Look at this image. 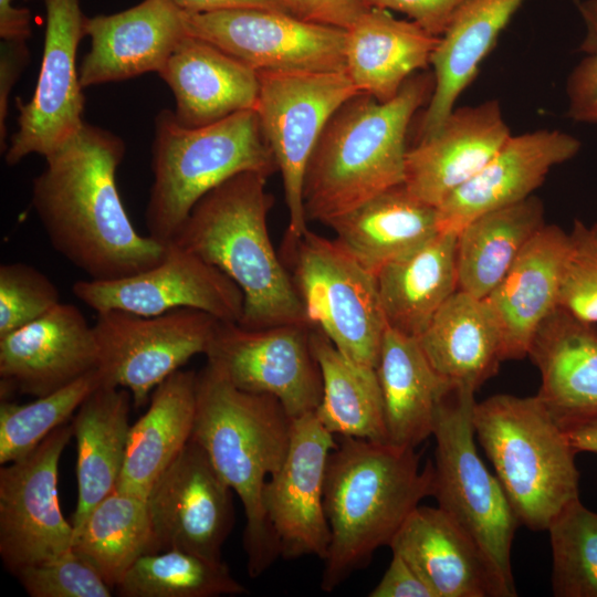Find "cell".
<instances>
[{
    "label": "cell",
    "instance_id": "4fadbf2b",
    "mask_svg": "<svg viewBox=\"0 0 597 597\" xmlns=\"http://www.w3.org/2000/svg\"><path fill=\"white\" fill-rule=\"evenodd\" d=\"M72 436V425H63L0 470V556L15 577L73 548L74 527L63 517L57 492L59 462Z\"/></svg>",
    "mask_w": 597,
    "mask_h": 597
},
{
    "label": "cell",
    "instance_id": "4316f807",
    "mask_svg": "<svg viewBox=\"0 0 597 597\" xmlns=\"http://www.w3.org/2000/svg\"><path fill=\"white\" fill-rule=\"evenodd\" d=\"M439 40L411 20L370 7L346 30V74L360 93L387 102L431 63Z\"/></svg>",
    "mask_w": 597,
    "mask_h": 597
},
{
    "label": "cell",
    "instance_id": "8d00e7d4",
    "mask_svg": "<svg viewBox=\"0 0 597 597\" xmlns=\"http://www.w3.org/2000/svg\"><path fill=\"white\" fill-rule=\"evenodd\" d=\"M73 549L114 590L140 556L156 553L147 496L115 489L74 532Z\"/></svg>",
    "mask_w": 597,
    "mask_h": 597
},
{
    "label": "cell",
    "instance_id": "603a6c76",
    "mask_svg": "<svg viewBox=\"0 0 597 597\" xmlns=\"http://www.w3.org/2000/svg\"><path fill=\"white\" fill-rule=\"evenodd\" d=\"M510 137L498 101L454 108L436 134L408 149L404 185L416 198L438 208Z\"/></svg>",
    "mask_w": 597,
    "mask_h": 597
},
{
    "label": "cell",
    "instance_id": "f907efd6",
    "mask_svg": "<svg viewBox=\"0 0 597 597\" xmlns=\"http://www.w3.org/2000/svg\"><path fill=\"white\" fill-rule=\"evenodd\" d=\"M564 431L576 453L597 454V419L568 427Z\"/></svg>",
    "mask_w": 597,
    "mask_h": 597
},
{
    "label": "cell",
    "instance_id": "e0dca14e",
    "mask_svg": "<svg viewBox=\"0 0 597 597\" xmlns=\"http://www.w3.org/2000/svg\"><path fill=\"white\" fill-rule=\"evenodd\" d=\"M231 491L190 439L147 495L156 553L181 549L221 561L233 525Z\"/></svg>",
    "mask_w": 597,
    "mask_h": 597
},
{
    "label": "cell",
    "instance_id": "e575fe53",
    "mask_svg": "<svg viewBox=\"0 0 597 597\" xmlns=\"http://www.w3.org/2000/svg\"><path fill=\"white\" fill-rule=\"evenodd\" d=\"M544 224L543 205L534 196L465 224L457 235L458 290L485 298Z\"/></svg>",
    "mask_w": 597,
    "mask_h": 597
},
{
    "label": "cell",
    "instance_id": "b9f144b4",
    "mask_svg": "<svg viewBox=\"0 0 597 597\" xmlns=\"http://www.w3.org/2000/svg\"><path fill=\"white\" fill-rule=\"evenodd\" d=\"M558 307L579 321L597 323V234L593 227L575 220L568 233Z\"/></svg>",
    "mask_w": 597,
    "mask_h": 597
},
{
    "label": "cell",
    "instance_id": "bcb514c9",
    "mask_svg": "<svg viewBox=\"0 0 597 597\" xmlns=\"http://www.w3.org/2000/svg\"><path fill=\"white\" fill-rule=\"evenodd\" d=\"M470 0H369L370 7L406 14L429 33L441 36L457 12Z\"/></svg>",
    "mask_w": 597,
    "mask_h": 597
},
{
    "label": "cell",
    "instance_id": "ffe728a7",
    "mask_svg": "<svg viewBox=\"0 0 597 597\" xmlns=\"http://www.w3.org/2000/svg\"><path fill=\"white\" fill-rule=\"evenodd\" d=\"M83 28L91 40L78 69L84 88L158 74L189 35L186 11L170 0H143L121 12L85 17Z\"/></svg>",
    "mask_w": 597,
    "mask_h": 597
},
{
    "label": "cell",
    "instance_id": "9c48e42d",
    "mask_svg": "<svg viewBox=\"0 0 597 597\" xmlns=\"http://www.w3.org/2000/svg\"><path fill=\"white\" fill-rule=\"evenodd\" d=\"M283 249L310 326L350 360L375 368L387 328L375 274L310 229Z\"/></svg>",
    "mask_w": 597,
    "mask_h": 597
},
{
    "label": "cell",
    "instance_id": "f35d334b",
    "mask_svg": "<svg viewBox=\"0 0 597 597\" xmlns=\"http://www.w3.org/2000/svg\"><path fill=\"white\" fill-rule=\"evenodd\" d=\"M100 369L35 400L0 405V463L9 464L32 453L55 429L65 425L84 400L100 386Z\"/></svg>",
    "mask_w": 597,
    "mask_h": 597
},
{
    "label": "cell",
    "instance_id": "484cf974",
    "mask_svg": "<svg viewBox=\"0 0 597 597\" xmlns=\"http://www.w3.org/2000/svg\"><path fill=\"white\" fill-rule=\"evenodd\" d=\"M158 75L171 90L176 118L186 127L256 107L258 72L193 35L181 40Z\"/></svg>",
    "mask_w": 597,
    "mask_h": 597
},
{
    "label": "cell",
    "instance_id": "7bdbcfd3",
    "mask_svg": "<svg viewBox=\"0 0 597 597\" xmlns=\"http://www.w3.org/2000/svg\"><path fill=\"white\" fill-rule=\"evenodd\" d=\"M18 579L31 597H109L113 589L73 548L23 569Z\"/></svg>",
    "mask_w": 597,
    "mask_h": 597
},
{
    "label": "cell",
    "instance_id": "5bb4252c",
    "mask_svg": "<svg viewBox=\"0 0 597 597\" xmlns=\"http://www.w3.org/2000/svg\"><path fill=\"white\" fill-rule=\"evenodd\" d=\"M189 35L208 41L256 72H345L346 30L289 12L229 9L186 12Z\"/></svg>",
    "mask_w": 597,
    "mask_h": 597
},
{
    "label": "cell",
    "instance_id": "277c9868",
    "mask_svg": "<svg viewBox=\"0 0 597 597\" xmlns=\"http://www.w3.org/2000/svg\"><path fill=\"white\" fill-rule=\"evenodd\" d=\"M292 419L275 397L237 388L208 363L197 373L191 439L242 503L247 520L243 547L252 578L281 556L265 513L263 490L286 458Z\"/></svg>",
    "mask_w": 597,
    "mask_h": 597
},
{
    "label": "cell",
    "instance_id": "44dd1931",
    "mask_svg": "<svg viewBox=\"0 0 597 597\" xmlns=\"http://www.w3.org/2000/svg\"><path fill=\"white\" fill-rule=\"evenodd\" d=\"M579 148L576 137L557 129L511 135L478 174L437 208L439 232L458 233L475 218L531 197L549 170Z\"/></svg>",
    "mask_w": 597,
    "mask_h": 597
},
{
    "label": "cell",
    "instance_id": "8992f818",
    "mask_svg": "<svg viewBox=\"0 0 597 597\" xmlns=\"http://www.w3.org/2000/svg\"><path fill=\"white\" fill-rule=\"evenodd\" d=\"M151 170L145 223L148 235L168 243L210 190L244 171L270 177L277 166L255 109L186 127L164 108L155 117Z\"/></svg>",
    "mask_w": 597,
    "mask_h": 597
},
{
    "label": "cell",
    "instance_id": "2e32d148",
    "mask_svg": "<svg viewBox=\"0 0 597 597\" xmlns=\"http://www.w3.org/2000/svg\"><path fill=\"white\" fill-rule=\"evenodd\" d=\"M72 292L97 313L115 310L154 316L195 308L238 323L243 310L239 286L176 241L168 242L163 260L144 272L112 281L81 280Z\"/></svg>",
    "mask_w": 597,
    "mask_h": 597
},
{
    "label": "cell",
    "instance_id": "836d02e7",
    "mask_svg": "<svg viewBox=\"0 0 597 597\" xmlns=\"http://www.w3.org/2000/svg\"><path fill=\"white\" fill-rule=\"evenodd\" d=\"M455 232H439L416 251L376 273L388 327L419 337L458 290Z\"/></svg>",
    "mask_w": 597,
    "mask_h": 597
},
{
    "label": "cell",
    "instance_id": "4dcf8cb0",
    "mask_svg": "<svg viewBox=\"0 0 597 597\" xmlns=\"http://www.w3.org/2000/svg\"><path fill=\"white\" fill-rule=\"evenodd\" d=\"M418 342L434 370L457 387L476 391L504 362L501 332L484 298L457 290Z\"/></svg>",
    "mask_w": 597,
    "mask_h": 597
},
{
    "label": "cell",
    "instance_id": "7c38bea8",
    "mask_svg": "<svg viewBox=\"0 0 597 597\" xmlns=\"http://www.w3.org/2000/svg\"><path fill=\"white\" fill-rule=\"evenodd\" d=\"M311 332L306 324L249 329L219 321L205 355L237 388L273 396L298 418L314 412L323 397Z\"/></svg>",
    "mask_w": 597,
    "mask_h": 597
},
{
    "label": "cell",
    "instance_id": "8fae6325",
    "mask_svg": "<svg viewBox=\"0 0 597 597\" xmlns=\"http://www.w3.org/2000/svg\"><path fill=\"white\" fill-rule=\"evenodd\" d=\"M218 323L195 308L154 316L115 310L97 313L93 326L104 383L129 390L134 406L143 407L161 381L207 352Z\"/></svg>",
    "mask_w": 597,
    "mask_h": 597
},
{
    "label": "cell",
    "instance_id": "52a82bcc",
    "mask_svg": "<svg viewBox=\"0 0 597 597\" xmlns=\"http://www.w3.org/2000/svg\"><path fill=\"white\" fill-rule=\"evenodd\" d=\"M472 419L519 523L546 531L579 499L577 453L564 429L537 395L500 394L475 401Z\"/></svg>",
    "mask_w": 597,
    "mask_h": 597
},
{
    "label": "cell",
    "instance_id": "74e56055",
    "mask_svg": "<svg viewBox=\"0 0 597 597\" xmlns=\"http://www.w3.org/2000/svg\"><path fill=\"white\" fill-rule=\"evenodd\" d=\"M115 590L123 597H217L248 591L222 561L181 549L140 556Z\"/></svg>",
    "mask_w": 597,
    "mask_h": 597
},
{
    "label": "cell",
    "instance_id": "9a60e30c",
    "mask_svg": "<svg viewBox=\"0 0 597 597\" xmlns=\"http://www.w3.org/2000/svg\"><path fill=\"white\" fill-rule=\"evenodd\" d=\"M46 27L42 63L32 97L18 100V130L10 137L4 160L14 166L31 154L44 158L85 123V96L76 67L84 32L80 0H43Z\"/></svg>",
    "mask_w": 597,
    "mask_h": 597
},
{
    "label": "cell",
    "instance_id": "d6a6232c",
    "mask_svg": "<svg viewBox=\"0 0 597 597\" xmlns=\"http://www.w3.org/2000/svg\"><path fill=\"white\" fill-rule=\"evenodd\" d=\"M130 400L129 390L104 383L75 412L72 429L77 450L78 496L72 522L74 532L117 488L132 426Z\"/></svg>",
    "mask_w": 597,
    "mask_h": 597
},
{
    "label": "cell",
    "instance_id": "ee69618b",
    "mask_svg": "<svg viewBox=\"0 0 597 597\" xmlns=\"http://www.w3.org/2000/svg\"><path fill=\"white\" fill-rule=\"evenodd\" d=\"M577 7L586 25L580 45L585 56L566 82L567 116L575 122L597 123V0L579 1Z\"/></svg>",
    "mask_w": 597,
    "mask_h": 597
},
{
    "label": "cell",
    "instance_id": "f546056e",
    "mask_svg": "<svg viewBox=\"0 0 597 597\" xmlns=\"http://www.w3.org/2000/svg\"><path fill=\"white\" fill-rule=\"evenodd\" d=\"M327 226L335 240L375 275L439 233L437 208L416 198L404 184L336 217Z\"/></svg>",
    "mask_w": 597,
    "mask_h": 597
},
{
    "label": "cell",
    "instance_id": "7a4b0ae2",
    "mask_svg": "<svg viewBox=\"0 0 597 597\" xmlns=\"http://www.w3.org/2000/svg\"><path fill=\"white\" fill-rule=\"evenodd\" d=\"M432 484L433 463L420 469L416 448L339 437L324 481L331 541L322 589L334 590L389 546L408 515L432 495Z\"/></svg>",
    "mask_w": 597,
    "mask_h": 597
},
{
    "label": "cell",
    "instance_id": "ac0fdd59",
    "mask_svg": "<svg viewBox=\"0 0 597 597\" xmlns=\"http://www.w3.org/2000/svg\"><path fill=\"white\" fill-rule=\"evenodd\" d=\"M336 444L315 411L292 419L286 458L263 490L281 557H326L331 532L324 511V481L327 459Z\"/></svg>",
    "mask_w": 597,
    "mask_h": 597
},
{
    "label": "cell",
    "instance_id": "30bf717a",
    "mask_svg": "<svg viewBox=\"0 0 597 597\" xmlns=\"http://www.w3.org/2000/svg\"><path fill=\"white\" fill-rule=\"evenodd\" d=\"M255 112L281 172L289 227L284 244L308 229L303 205L304 176L331 116L360 92L345 72L261 71Z\"/></svg>",
    "mask_w": 597,
    "mask_h": 597
},
{
    "label": "cell",
    "instance_id": "ab89813d",
    "mask_svg": "<svg viewBox=\"0 0 597 597\" xmlns=\"http://www.w3.org/2000/svg\"><path fill=\"white\" fill-rule=\"evenodd\" d=\"M552 589L556 597H597V512L579 499L551 522Z\"/></svg>",
    "mask_w": 597,
    "mask_h": 597
},
{
    "label": "cell",
    "instance_id": "7dc6e473",
    "mask_svg": "<svg viewBox=\"0 0 597 597\" xmlns=\"http://www.w3.org/2000/svg\"><path fill=\"white\" fill-rule=\"evenodd\" d=\"M30 62L27 41H6L0 43V148L4 154L7 144V117L10 93L22 71Z\"/></svg>",
    "mask_w": 597,
    "mask_h": 597
},
{
    "label": "cell",
    "instance_id": "6da1fadb",
    "mask_svg": "<svg viewBox=\"0 0 597 597\" xmlns=\"http://www.w3.org/2000/svg\"><path fill=\"white\" fill-rule=\"evenodd\" d=\"M126 151L116 134L84 123L32 181L31 205L53 249L91 280L144 272L167 243L138 233L121 199L116 171Z\"/></svg>",
    "mask_w": 597,
    "mask_h": 597
},
{
    "label": "cell",
    "instance_id": "f1b7e54d",
    "mask_svg": "<svg viewBox=\"0 0 597 597\" xmlns=\"http://www.w3.org/2000/svg\"><path fill=\"white\" fill-rule=\"evenodd\" d=\"M523 1L470 0L453 17L431 57L434 84L418 127V142L436 134L452 113Z\"/></svg>",
    "mask_w": 597,
    "mask_h": 597
},
{
    "label": "cell",
    "instance_id": "7402d4cb",
    "mask_svg": "<svg viewBox=\"0 0 597 597\" xmlns=\"http://www.w3.org/2000/svg\"><path fill=\"white\" fill-rule=\"evenodd\" d=\"M389 547L436 597L516 596L474 540L438 506L418 505Z\"/></svg>",
    "mask_w": 597,
    "mask_h": 597
},
{
    "label": "cell",
    "instance_id": "ba28073f",
    "mask_svg": "<svg viewBox=\"0 0 597 597\" xmlns=\"http://www.w3.org/2000/svg\"><path fill=\"white\" fill-rule=\"evenodd\" d=\"M475 391L454 387L437 413L432 495L447 515L481 547L506 585L515 589L511 553L519 520L496 475L475 446Z\"/></svg>",
    "mask_w": 597,
    "mask_h": 597
},
{
    "label": "cell",
    "instance_id": "d6986e66",
    "mask_svg": "<svg viewBox=\"0 0 597 597\" xmlns=\"http://www.w3.org/2000/svg\"><path fill=\"white\" fill-rule=\"evenodd\" d=\"M98 367L94 326L73 304L60 303L0 337L1 396L18 390L42 397Z\"/></svg>",
    "mask_w": 597,
    "mask_h": 597
},
{
    "label": "cell",
    "instance_id": "816d5d0a",
    "mask_svg": "<svg viewBox=\"0 0 597 597\" xmlns=\"http://www.w3.org/2000/svg\"><path fill=\"white\" fill-rule=\"evenodd\" d=\"M594 231L596 232L597 234V223L593 227Z\"/></svg>",
    "mask_w": 597,
    "mask_h": 597
},
{
    "label": "cell",
    "instance_id": "5b68a950",
    "mask_svg": "<svg viewBox=\"0 0 597 597\" xmlns=\"http://www.w3.org/2000/svg\"><path fill=\"white\" fill-rule=\"evenodd\" d=\"M266 177L244 171L206 193L172 241L230 277L243 294L238 322L261 329L306 324L292 275L276 253L268 229L273 197Z\"/></svg>",
    "mask_w": 597,
    "mask_h": 597
},
{
    "label": "cell",
    "instance_id": "d590c367",
    "mask_svg": "<svg viewBox=\"0 0 597 597\" xmlns=\"http://www.w3.org/2000/svg\"><path fill=\"white\" fill-rule=\"evenodd\" d=\"M311 344L323 380V397L315 410L322 425L334 436L388 442L375 368L347 358L316 328H312Z\"/></svg>",
    "mask_w": 597,
    "mask_h": 597
},
{
    "label": "cell",
    "instance_id": "c3c4849f",
    "mask_svg": "<svg viewBox=\"0 0 597 597\" xmlns=\"http://www.w3.org/2000/svg\"><path fill=\"white\" fill-rule=\"evenodd\" d=\"M370 597H436L432 589L398 554L392 558Z\"/></svg>",
    "mask_w": 597,
    "mask_h": 597
},
{
    "label": "cell",
    "instance_id": "3957f363",
    "mask_svg": "<svg viewBox=\"0 0 597 597\" xmlns=\"http://www.w3.org/2000/svg\"><path fill=\"white\" fill-rule=\"evenodd\" d=\"M433 84V74L418 72L387 102L359 93L335 111L304 176L307 222L327 224L404 184L408 127L415 113L428 104Z\"/></svg>",
    "mask_w": 597,
    "mask_h": 597
},
{
    "label": "cell",
    "instance_id": "83f0119b",
    "mask_svg": "<svg viewBox=\"0 0 597 597\" xmlns=\"http://www.w3.org/2000/svg\"><path fill=\"white\" fill-rule=\"evenodd\" d=\"M375 370L383 398L387 441L417 448L433 434L440 405L457 386L434 370L417 337L388 326Z\"/></svg>",
    "mask_w": 597,
    "mask_h": 597
},
{
    "label": "cell",
    "instance_id": "1f68e13d",
    "mask_svg": "<svg viewBox=\"0 0 597 597\" xmlns=\"http://www.w3.org/2000/svg\"><path fill=\"white\" fill-rule=\"evenodd\" d=\"M197 408V373L179 369L161 381L147 411L130 426L117 490L147 496L191 439Z\"/></svg>",
    "mask_w": 597,
    "mask_h": 597
},
{
    "label": "cell",
    "instance_id": "681fc988",
    "mask_svg": "<svg viewBox=\"0 0 597 597\" xmlns=\"http://www.w3.org/2000/svg\"><path fill=\"white\" fill-rule=\"evenodd\" d=\"M188 13H206L229 9H265L287 12L281 0H170Z\"/></svg>",
    "mask_w": 597,
    "mask_h": 597
},
{
    "label": "cell",
    "instance_id": "d4e9b609",
    "mask_svg": "<svg viewBox=\"0 0 597 597\" xmlns=\"http://www.w3.org/2000/svg\"><path fill=\"white\" fill-rule=\"evenodd\" d=\"M527 356L541 373L537 392L563 428L597 419V329L557 307L537 329Z\"/></svg>",
    "mask_w": 597,
    "mask_h": 597
},
{
    "label": "cell",
    "instance_id": "cb8c5ba5",
    "mask_svg": "<svg viewBox=\"0 0 597 597\" xmlns=\"http://www.w3.org/2000/svg\"><path fill=\"white\" fill-rule=\"evenodd\" d=\"M568 243V233L555 224H544L484 298L501 332L504 360L527 356L537 329L558 307Z\"/></svg>",
    "mask_w": 597,
    "mask_h": 597
},
{
    "label": "cell",
    "instance_id": "f6af8a7d",
    "mask_svg": "<svg viewBox=\"0 0 597 597\" xmlns=\"http://www.w3.org/2000/svg\"><path fill=\"white\" fill-rule=\"evenodd\" d=\"M287 12L306 22L347 30L369 8V0H281Z\"/></svg>",
    "mask_w": 597,
    "mask_h": 597
},
{
    "label": "cell",
    "instance_id": "60d3db41",
    "mask_svg": "<svg viewBox=\"0 0 597 597\" xmlns=\"http://www.w3.org/2000/svg\"><path fill=\"white\" fill-rule=\"evenodd\" d=\"M60 303L57 287L34 266L22 262L0 265V337L40 318Z\"/></svg>",
    "mask_w": 597,
    "mask_h": 597
}]
</instances>
